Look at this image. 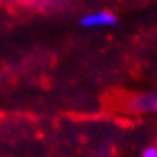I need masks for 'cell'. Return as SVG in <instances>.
<instances>
[{
    "label": "cell",
    "mask_w": 157,
    "mask_h": 157,
    "mask_svg": "<svg viewBox=\"0 0 157 157\" xmlns=\"http://www.w3.org/2000/svg\"><path fill=\"white\" fill-rule=\"evenodd\" d=\"M116 24V16L108 10H98L90 12L80 17V26L82 28H106V26H114Z\"/></svg>",
    "instance_id": "obj_1"
},
{
    "label": "cell",
    "mask_w": 157,
    "mask_h": 157,
    "mask_svg": "<svg viewBox=\"0 0 157 157\" xmlns=\"http://www.w3.org/2000/svg\"><path fill=\"white\" fill-rule=\"evenodd\" d=\"M128 106L137 113H157V92L137 96L128 102Z\"/></svg>",
    "instance_id": "obj_2"
},
{
    "label": "cell",
    "mask_w": 157,
    "mask_h": 157,
    "mask_svg": "<svg viewBox=\"0 0 157 157\" xmlns=\"http://www.w3.org/2000/svg\"><path fill=\"white\" fill-rule=\"evenodd\" d=\"M142 157H157V147L149 145L142 150Z\"/></svg>",
    "instance_id": "obj_3"
}]
</instances>
